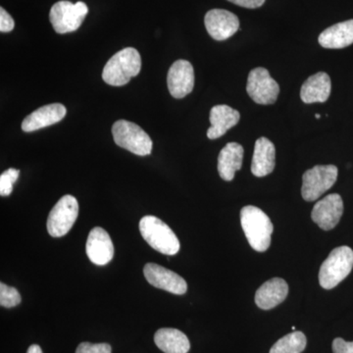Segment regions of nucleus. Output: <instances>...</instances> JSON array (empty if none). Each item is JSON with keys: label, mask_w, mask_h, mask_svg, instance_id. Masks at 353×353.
Listing matches in <instances>:
<instances>
[{"label": "nucleus", "mask_w": 353, "mask_h": 353, "mask_svg": "<svg viewBox=\"0 0 353 353\" xmlns=\"http://www.w3.org/2000/svg\"><path fill=\"white\" fill-rule=\"evenodd\" d=\"M20 303L21 296L17 289L1 283L0 284V305L2 307L12 308L19 305Z\"/></svg>", "instance_id": "b1692460"}, {"label": "nucleus", "mask_w": 353, "mask_h": 353, "mask_svg": "<svg viewBox=\"0 0 353 353\" xmlns=\"http://www.w3.org/2000/svg\"><path fill=\"white\" fill-rule=\"evenodd\" d=\"M243 146L238 143H229L222 148L218 157V172L221 178L227 182L233 181L234 174L241 170L243 159Z\"/></svg>", "instance_id": "aec40b11"}, {"label": "nucleus", "mask_w": 353, "mask_h": 353, "mask_svg": "<svg viewBox=\"0 0 353 353\" xmlns=\"http://www.w3.org/2000/svg\"><path fill=\"white\" fill-rule=\"evenodd\" d=\"M66 113V108L63 104L44 105L25 118L22 123V130L26 132H31L57 124L63 119Z\"/></svg>", "instance_id": "2eb2a0df"}, {"label": "nucleus", "mask_w": 353, "mask_h": 353, "mask_svg": "<svg viewBox=\"0 0 353 353\" xmlns=\"http://www.w3.org/2000/svg\"><path fill=\"white\" fill-rule=\"evenodd\" d=\"M305 334L303 332H292L283 336L271 347L270 353H301L305 350Z\"/></svg>", "instance_id": "5701e85b"}, {"label": "nucleus", "mask_w": 353, "mask_h": 353, "mask_svg": "<svg viewBox=\"0 0 353 353\" xmlns=\"http://www.w3.org/2000/svg\"><path fill=\"white\" fill-rule=\"evenodd\" d=\"M331 78L325 72H319L315 75L310 76L303 83L301 90V101L306 104L315 103L328 101L331 94Z\"/></svg>", "instance_id": "6ab92c4d"}, {"label": "nucleus", "mask_w": 353, "mask_h": 353, "mask_svg": "<svg viewBox=\"0 0 353 353\" xmlns=\"http://www.w3.org/2000/svg\"><path fill=\"white\" fill-rule=\"evenodd\" d=\"M276 148L274 143L267 138H260L255 141L253 152L252 172L253 175L265 176L275 169Z\"/></svg>", "instance_id": "a211bd4d"}, {"label": "nucleus", "mask_w": 353, "mask_h": 353, "mask_svg": "<svg viewBox=\"0 0 353 353\" xmlns=\"http://www.w3.org/2000/svg\"><path fill=\"white\" fill-rule=\"evenodd\" d=\"M88 13V8L85 2L72 3L67 0H61L51 7L50 23L58 34H68L81 27Z\"/></svg>", "instance_id": "423d86ee"}, {"label": "nucleus", "mask_w": 353, "mask_h": 353, "mask_svg": "<svg viewBox=\"0 0 353 353\" xmlns=\"http://www.w3.org/2000/svg\"><path fill=\"white\" fill-rule=\"evenodd\" d=\"M27 353H43L41 347L38 345H32L31 347L28 348Z\"/></svg>", "instance_id": "c756f323"}, {"label": "nucleus", "mask_w": 353, "mask_h": 353, "mask_svg": "<svg viewBox=\"0 0 353 353\" xmlns=\"http://www.w3.org/2000/svg\"><path fill=\"white\" fill-rule=\"evenodd\" d=\"M141 68V58L136 48H127L120 50L109 59L103 72L104 82L114 87H121L138 76Z\"/></svg>", "instance_id": "f03ea898"}, {"label": "nucleus", "mask_w": 353, "mask_h": 353, "mask_svg": "<svg viewBox=\"0 0 353 353\" xmlns=\"http://www.w3.org/2000/svg\"><path fill=\"white\" fill-rule=\"evenodd\" d=\"M315 118L316 119H320V118H321V115H320V114H316Z\"/></svg>", "instance_id": "7c9ffc66"}, {"label": "nucleus", "mask_w": 353, "mask_h": 353, "mask_svg": "<svg viewBox=\"0 0 353 353\" xmlns=\"http://www.w3.org/2000/svg\"><path fill=\"white\" fill-rule=\"evenodd\" d=\"M154 343L165 353H188L190 352L189 339L176 329H159L154 334Z\"/></svg>", "instance_id": "4be33fe9"}, {"label": "nucleus", "mask_w": 353, "mask_h": 353, "mask_svg": "<svg viewBox=\"0 0 353 353\" xmlns=\"http://www.w3.org/2000/svg\"><path fill=\"white\" fill-rule=\"evenodd\" d=\"M204 24L211 38L215 41H226L240 29V20L230 11L212 9L206 13Z\"/></svg>", "instance_id": "9d476101"}, {"label": "nucleus", "mask_w": 353, "mask_h": 353, "mask_svg": "<svg viewBox=\"0 0 353 353\" xmlns=\"http://www.w3.org/2000/svg\"><path fill=\"white\" fill-rule=\"evenodd\" d=\"M148 282L157 289L164 290L174 294H185L187 282L175 272L155 263H148L143 268Z\"/></svg>", "instance_id": "f8f14e48"}, {"label": "nucleus", "mask_w": 353, "mask_h": 353, "mask_svg": "<svg viewBox=\"0 0 353 353\" xmlns=\"http://www.w3.org/2000/svg\"><path fill=\"white\" fill-rule=\"evenodd\" d=\"M112 134L116 145L134 154L146 157L152 153V139L148 132L134 123L126 120L117 121L113 125Z\"/></svg>", "instance_id": "39448f33"}, {"label": "nucleus", "mask_w": 353, "mask_h": 353, "mask_svg": "<svg viewBox=\"0 0 353 353\" xmlns=\"http://www.w3.org/2000/svg\"><path fill=\"white\" fill-rule=\"evenodd\" d=\"M167 85L172 97L183 99L194 87V67L187 60H176L170 67L167 76Z\"/></svg>", "instance_id": "ddd939ff"}, {"label": "nucleus", "mask_w": 353, "mask_h": 353, "mask_svg": "<svg viewBox=\"0 0 353 353\" xmlns=\"http://www.w3.org/2000/svg\"><path fill=\"white\" fill-rule=\"evenodd\" d=\"M334 353H353V341H345L341 338L333 341Z\"/></svg>", "instance_id": "cd10ccee"}, {"label": "nucleus", "mask_w": 353, "mask_h": 353, "mask_svg": "<svg viewBox=\"0 0 353 353\" xmlns=\"http://www.w3.org/2000/svg\"><path fill=\"white\" fill-rule=\"evenodd\" d=\"M76 353H112V347L108 343H82L77 347Z\"/></svg>", "instance_id": "a878e982"}, {"label": "nucleus", "mask_w": 353, "mask_h": 353, "mask_svg": "<svg viewBox=\"0 0 353 353\" xmlns=\"http://www.w3.org/2000/svg\"><path fill=\"white\" fill-rule=\"evenodd\" d=\"M228 1L250 9L259 8L265 3V0H228Z\"/></svg>", "instance_id": "c85d7f7f"}, {"label": "nucleus", "mask_w": 353, "mask_h": 353, "mask_svg": "<svg viewBox=\"0 0 353 353\" xmlns=\"http://www.w3.org/2000/svg\"><path fill=\"white\" fill-rule=\"evenodd\" d=\"M139 232L153 250L166 255H175L180 250V241L170 227L155 216L148 215L139 221Z\"/></svg>", "instance_id": "7ed1b4c3"}, {"label": "nucleus", "mask_w": 353, "mask_h": 353, "mask_svg": "<svg viewBox=\"0 0 353 353\" xmlns=\"http://www.w3.org/2000/svg\"><path fill=\"white\" fill-rule=\"evenodd\" d=\"M320 46L329 50H341L353 43V20L332 26L321 32L318 39Z\"/></svg>", "instance_id": "412c9836"}, {"label": "nucleus", "mask_w": 353, "mask_h": 353, "mask_svg": "<svg viewBox=\"0 0 353 353\" xmlns=\"http://www.w3.org/2000/svg\"><path fill=\"white\" fill-rule=\"evenodd\" d=\"M20 171L17 169L10 168L0 176V194L1 196H10L13 192V185L19 178Z\"/></svg>", "instance_id": "393cba45"}, {"label": "nucleus", "mask_w": 353, "mask_h": 353, "mask_svg": "<svg viewBox=\"0 0 353 353\" xmlns=\"http://www.w3.org/2000/svg\"><path fill=\"white\" fill-rule=\"evenodd\" d=\"M339 170L334 165H317L303 176L301 196L304 201H317L336 182Z\"/></svg>", "instance_id": "0eeeda50"}, {"label": "nucleus", "mask_w": 353, "mask_h": 353, "mask_svg": "<svg viewBox=\"0 0 353 353\" xmlns=\"http://www.w3.org/2000/svg\"><path fill=\"white\" fill-rule=\"evenodd\" d=\"M14 26H15V23H14L13 18L7 13L3 7H1L0 8V31L1 32H11L14 29Z\"/></svg>", "instance_id": "bb28decb"}, {"label": "nucleus", "mask_w": 353, "mask_h": 353, "mask_svg": "<svg viewBox=\"0 0 353 353\" xmlns=\"http://www.w3.org/2000/svg\"><path fill=\"white\" fill-rule=\"evenodd\" d=\"M79 215V203L76 197L66 194L51 209L48 218V234L54 238H61L69 233Z\"/></svg>", "instance_id": "6e6552de"}, {"label": "nucleus", "mask_w": 353, "mask_h": 353, "mask_svg": "<svg viewBox=\"0 0 353 353\" xmlns=\"http://www.w3.org/2000/svg\"><path fill=\"white\" fill-rule=\"evenodd\" d=\"M343 214V199L340 194H332L315 204L311 218L322 230L330 231L339 224Z\"/></svg>", "instance_id": "9b49d317"}, {"label": "nucleus", "mask_w": 353, "mask_h": 353, "mask_svg": "<svg viewBox=\"0 0 353 353\" xmlns=\"http://www.w3.org/2000/svg\"><path fill=\"white\" fill-rule=\"evenodd\" d=\"M246 92L255 103L269 105L277 101L280 87L268 70L259 67L250 71Z\"/></svg>", "instance_id": "1a4fd4ad"}, {"label": "nucleus", "mask_w": 353, "mask_h": 353, "mask_svg": "<svg viewBox=\"0 0 353 353\" xmlns=\"http://www.w3.org/2000/svg\"><path fill=\"white\" fill-rule=\"evenodd\" d=\"M241 114L236 109L228 105H216L210 111L211 127L208 131V138L219 139L230 129L240 122Z\"/></svg>", "instance_id": "f3484780"}, {"label": "nucleus", "mask_w": 353, "mask_h": 353, "mask_svg": "<svg viewBox=\"0 0 353 353\" xmlns=\"http://www.w3.org/2000/svg\"><path fill=\"white\" fill-rule=\"evenodd\" d=\"M85 252L90 261L99 266H104L112 260L114 245L105 230L95 227L90 232L85 245Z\"/></svg>", "instance_id": "4468645a"}, {"label": "nucleus", "mask_w": 353, "mask_h": 353, "mask_svg": "<svg viewBox=\"0 0 353 353\" xmlns=\"http://www.w3.org/2000/svg\"><path fill=\"white\" fill-rule=\"evenodd\" d=\"M241 223L248 243L259 252L270 248L274 226L270 218L256 206H245L241 211Z\"/></svg>", "instance_id": "f257e3e1"}, {"label": "nucleus", "mask_w": 353, "mask_h": 353, "mask_svg": "<svg viewBox=\"0 0 353 353\" xmlns=\"http://www.w3.org/2000/svg\"><path fill=\"white\" fill-rule=\"evenodd\" d=\"M289 294V285L284 279L273 278L265 282L255 294V303L263 310L275 308Z\"/></svg>", "instance_id": "dca6fc26"}, {"label": "nucleus", "mask_w": 353, "mask_h": 353, "mask_svg": "<svg viewBox=\"0 0 353 353\" xmlns=\"http://www.w3.org/2000/svg\"><path fill=\"white\" fill-rule=\"evenodd\" d=\"M353 268V250L350 246L334 248L323 262L319 283L323 289L332 290L350 275Z\"/></svg>", "instance_id": "20e7f679"}]
</instances>
